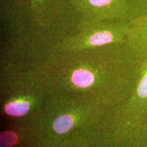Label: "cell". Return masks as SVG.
<instances>
[{
  "mask_svg": "<svg viewBox=\"0 0 147 147\" xmlns=\"http://www.w3.org/2000/svg\"><path fill=\"white\" fill-rule=\"evenodd\" d=\"M136 59L126 42L78 51L54 52L36 68L45 78L68 79L74 86L88 88L96 84L134 87Z\"/></svg>",
  "mask_w": 147,
  "mask_h": 147,
  "instance_id": "1",
  "label": "cell"
},
{
  "mask_svg": "<svg viewBox=\"0 0 147 147\" xmlns=\"http://www.w3.org/2000/svg\"><path fill=\"white\" fill-rule=\"evenodd\" d=\"M129 22L82 20L79 32L65 38L55 46L54 52L65 53L126 42Z\"/></svg>",
  "mask_w": 147,
  "mask_h": 147,
  "instance_id": "2",
  "label": "cell"
},
{
  "mask_svg": "<svg viewBox=\"0 0 147 147\" xmlns=\"http://www.w3.org/2000/svg\"><path fill=\"white\" fill-rule=\"evenodd\" d=\"M70 3L84 20L129 23L133 19V0H70Z\"/></svg>",
  "mask_w": 147,
  "mask_h": 147,
  "instance_id": "3",
  "label": "cell"
},
{
  "mask_svg": "<svg viewBox=\"0 0 147 147\" xmlns=\"http://www.w3.org/2000/svg\"><path fill=\"white\" fill-rule=\"evenodd\" d=\"M127 105L133 113L147 110V55L136 59L135 81Z\"/></svg>",
  "mask_w": 147,
  "mask_h": 147,
  "instance_id": "4",
  "label": "cell"
},
{
  "mask_svg": "<svg viewBox=\"0 0 147 147\" xmlns=\"http://www.w3.org/2000/svg\"><path fill=\"white\" fill-rule=\"evenodd\" d=\"M30 12L33 20L43 26L50 25L59 15L64 0H18Z\"/></svg>",
  "mask_w": 147,
  "mask_h": 147,
  "instance_id": "5",
  "label": "cell"
},
{
  "mask_svg": "<svg viewBox=\"0 0 147 147\" xmlns=\"http://www.w3.org/2000/svg\"><path fill=\"white\" fill-rule=\"evenodd\" d=\"M126 43L136 59L147 55V21L130 24L126 36Z\"/></svg>",
  "mask_w": 147,
  "mask_h": 147,
  "instance_id": "6",
  "label": "cell"
},
{
  "mask_svg": "<svg viewBox=\"0 0 147 147\" xmlns=\"http://www.w3.org/2000/svg\"><path fill=\"white\" fill-rule=\"evenodd\" d=\"M30 107V104L26 101H14L5 105V110L10 116H24L29 110Z\"/></svg>",
  "mask_w": 147,
  "mask_h": 147,
  "instance_id": "7",
  "label": "cell"
},
{
  "mask_svg": "<svg viewBox=\"0 0 147 147\" xmlns=\"http://www.w3.org/2000/svg\"><path fill=\"white\" fill-rule=\"evenodd\" d=\"M73 124V119L70 116L63 115L56 119L53 127L58 134H63L70 130Z\"/></svg>",
  "mask_w": 147,
  "mask_h": 147,
  "instance_id": "8",
  "label": "cell"
},
{
  "mask_svg": "<svg viewBox=\"0 0 147 147\" xmlns=\"http://www.w3.org/2000/svg\"><path fill=\"white\" fill-rule=\"evenodd\" d=\"M18 137L16 133L11 131L2 132L0 137L1 147H14L18 142Z\"/></svg>",
  "mask_w": 147,
  "mask_h": 147,
  "instance_id": "9",
  "label": "cell"
},
{
  "mask_svg": "<svg viewBox=\"0 0 147 147\" xmlns=\"http://www.w3.org/2000/svg\"><path fill=\"white\" fill-rule=\"evenodd\" d=\"M147 21V14L145 16H141L140 17H138L136 19H133L130 22V24H139L145 21Z\"/></svg>",
  "mask_w": 147,
  "mask_h": 147,
  "instance_id": "10",
  "label": "cell"
}]
</instances>
